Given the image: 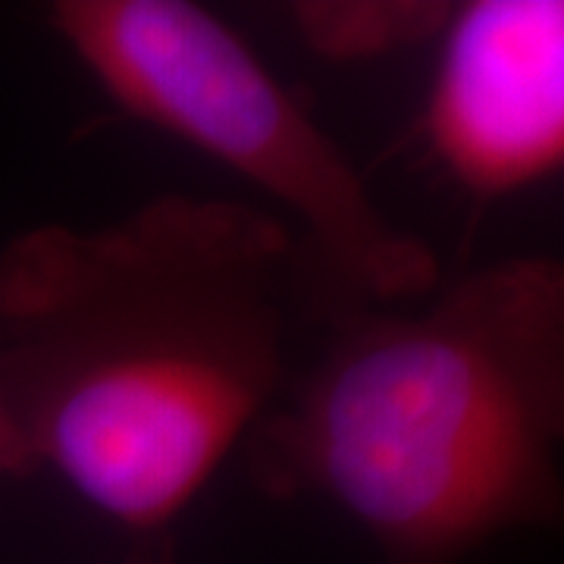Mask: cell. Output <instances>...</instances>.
<instances>
[{
	"label": "cell",
	"mask_w": 564,
	"mask_h": 564,
	"mask_svg": "<svg viewBox=\"0 0 564 564\" xmlns=\"http://www.w3.org/2000/svg\"><path fill=\"white\" fill-rule=\"evenodd\" d=\"M317 302L289 223L158 195L98 229L0 251V370L29 458L139 540L163 530L276 402Z\"/></svg>",
	"instance_id": "obj_1"
},
{
	"label": "cell",
	"mask_w": 564,
	"mask_h": 564,
	"mask_svg": "<svg viewBox=\"0 0 564 564\" xmlns=\"http://www.w3.org/2000/svg\"><path fill=\"white\" fill-rule=\"evenodd\" d=\"M564 267L521 254L417 311L323 289L276 402L245 436L273 499L345 511L386 564H458L562 518Z\"/></svg>",
	"instance_id": "obj_2"
},
{
	"label": "cell",
	"mask_w": 564,
	"mask_h": 564,
	"mask_svg": "<svg viewBox=\"0 0 564 564\" xmlns=\"http://www.w3.org/2000/svg\"><path fill=\"white\" fill-rule=\"evenodd\" d=\"M51 25L129 117L195 144L302 223L323 289L399 304L443 282L430 245L386 220L339 144L210 10L61 0Z\"/></svg>",
	"instance_id": "obj_3"
},
{
	"label": "cell",
	"mask_w": 564,
	"mask_h": 564,
	"mask_svg": "<svg viewBox=\"0 0 564 564\" xmlns=\"http://www.w3.org/2000/svg\"><path fill=\"white\" fill-rule=\"evenodd\" d=\"M423 129L448 176L474 198H505L564 161V3H455Z\"/></svg>",
	"instance_id": "obj_4"
},
{
	"label": "cell",
	"mask_w": 564,
	"mask_h": 564,
	"mask_svg": "<svg viewBox=\"0 0 564 564\" xmlns=\"http://www.w3.org/2000/svg\"><path fill=\"white\" fill-rule=\"evenodd\" d=\"M455 3L433 0H321L299 3L304 41L333 61H364L404 44L440 39Z\"/></svg>",
	"instance_id": "obj_5"
},
{
	"label": "cell",
	"mask_w": 564,
	"mask_h": 564,
	"mask_svg": "<svg viewBox=\"0 0 564 564\" xmlns=\"http://www.w3.org/2000/svg\"><path fill=\"white\" fill-rule=\"evenodd\" d=\"M35 474V464L29 458V448L22 443L20 426L13 417V408L7 399L3 370H0V480L3 477H29Z\"/></svg>",
	"instance_id": "obj_6"
},
{
	"label": "cell",
	"mask_w": 564,
	"mask_h": 564,
	"mask_svg": "<svg viewBox=\"0 0 564 564\" xmlns=\"http://www.w3.org/2000/svg\"><path fill=\"white\" fill-rule=\"evenodd\" d=\"M129 564H170V543H166V536L141 540V545L135 549V555L129 558Z\"/></svg>",
	"instance_id": "obj_7"
}]
</instances>
